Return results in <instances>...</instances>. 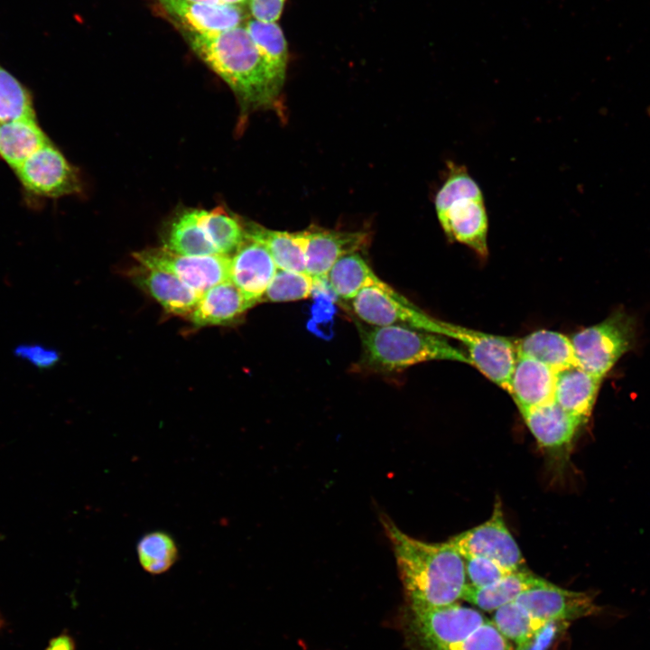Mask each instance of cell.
I'll use <instances>...</instances> for the list:
<instances>
[{
    "mask_svg": "<svg viewBox=\"0 0 650 650\" xmlns=\"http://www.w3.org/2000/svg\"><path fill=\"white\" fill-rule=\"evenodd\" d=\"M635 335L634 318L618 310L602 322L579 330L570 339L578 366L602 378L630 349Z\"/></svg>",
    "mask_w": 650,
    "mask_h": 650,
    "instance_id": "cell-6",
    "label": "cell"
},
{
    "mask_svg": "<svg viewBox=\"0 0 650 650\" xmlns=\"http://www.w3.org/2000/svg\"><path fill=\"white\" fill-rule=\"evenodd\" d=\"M224 3L228 4H234V5H245L246 4L247 0H222Z\"/></svg>",
    "mask_w": 650,
    "mask_h": 650,
    "instance_id": "cell-38",
    "label": "cell"
},
{
    "mask_svg": "<svg viewBox=\"0 0 650 650\" xmlns=\"http://www.w3.org/2000/svg\"><path fill=\"white\" fill-rule=\"evenodd\" d=\"M569 622H551L540 629L527 643L515 650H546L560 631L566 629Z\"/></svg>",
    "mask_w": 650,
    "mask_h": 650,
    "instance_id": "cell-36",
    "label": "cell"
},
{
    "mask_svg": "<svg viewBox=\"0 0 650 650\" xmlns=\"http://www.w3.org/2000/svg\"><path fill=\"white\" fill-rule=\"evenodd\" d=\"M356 316L371 326H400L444 336V325L390 285L367 287L352 300Z\"/></svg>",
    "mask_w": 650,
    "mask_h": 650,
    "instance_id": "cell-7",
    "label": "cell"
},
{
    "mask_svg": "<svg viewBox=\"0 0 650 650\" xmlns=\"http://www.w3.org/2000/svg\"><path fill=\"white\" fill-rule=\"evenodd\" d=\"M556 372L541 361L517 353L508 394L519 410L554 400Z\"/></svg>",
    "mask_w": 650,
    "mask_h": 650,
    "instance_id": "cell-17",
    "label": "cell"
},
{
    "mask_svg": "<svg viewBox=\"0 0 650 650\" xmlns=\"http://www.w3.org/2000/svg\"><path fill=\"white\" fill-rule=\"evenodd\" d=\"M138 561L142 568L158 575L168 571L179 558V550L173 537L161 530L145 534L138 541Z\"/></svg>",
    "mask_w": 650,
    "mask_h": 650,
    "instance_id": "cell-29",
    "label": "cell"
},
{
    "mask_svg": "<svg viewBox=\"0 0 650 650\" xmlns=\"http://www.w3.org/2000/svg\"><path fill=\"white\" fill-rule=\"evenodd\" d=\"M443 325L444 337L454 339L466 348L470 365L508 392L517 358L515 340L446 321Z\"/></svg>",
    "mask_w": 650,
    "mask_h": 650,
    "instance_id": "cell-9",
    "label": "cell"
},
{
    "mask_svg": "<svg viewBox=\"0 0 650 650\" xmlns=\"http://www.w3.org/2000/svg\"><path fill=\"white\" fill-rule=\"evenodd\" d=\"M406 633L413 650H515L491 619L457 602L408 609Z\"/></svg>",
    "mask_w": 650,
    "mask_h": 650,
    "instance_id": "cell-3",
    "label": "cell"
},
{
    "mask_svg": "<svg viewBox=\"0 0 650 650\" xmlns=\"http://www.w3.org/2000/svg\"><path fill=\"white\" fill-rule=\"evenodd\" d=\"M327 283L338 298L353 300L367 287H384L383 282L359 253L347 255L339 259L327 275Z\"/></svg>",
    "mask_w": 650,
    "mask_h": 650,
    "instance_id": "cell-26",
    "label": "cell"
},
{
    "mask_svg": "<svg viewBox=\"0 0 650 650\" xmlns=\"http://www.w3.org/2000/svg\"><path fill=\"white\" fill-rule=\"evenodd\" d=\"M14 353L41 368L50 367L59 360L57 351L39 345H22L15 349Z\"/></svg>",
    "mask_w": 650,
    "mask_h": 650,
    "instance_id": "cell-35",
    "label": "cell"
},
{
    "mask_svg": "<svg viewBox=\"0 0 650 650\" xmlns=\"http://www.w3.org/2000/svg\"><path fill=\"white\" fill-rule=\"evenodd\" d=\"M546 581L533 572L522 569L512 571L484 587H473L467 584L462 599L484 611L495 612L504 605L515 600L525 591Z\"/></svg>",
    "mask_w": 650,
    "mask_h": 650,
    "instance_id": "cell-23",
    "label": "cell"
},
{
    "mask_svg": "<svg viewBox=\"0 0 650 650\" xmlns=\"http://www.w3.org/2000/svg\"><path fill=\"white\" fill-rule=\"evenodd\" d=\"M245 25L265 61L283 83L288 63V48L281 27L276 22L265 23L254 18L247 19Z\"/></svg>",
    "mask_w": 650,
    "mask_h": 650,
    "instance_id": "cell-28",
    "label": "cell"
},
{
    "mask_svg": "<svg viewBox=\"0 0 650 650\" xmlns=\"http://www.w3.org/2000/svg\"><path fill=\"white\" fill-rule=\"evenodd\" d=\"M181 32L194 53L232 89L242 113L277 107L283 83L259 53L245 24L216 34Z\"/></svg>",
    "mask_w": 650,
    "mask_h": 650,
    "instance_id": "cell-2",
    "label": "cell"
},
{
    "mask_svg": "<svg viewBox=\"0 0 650 650\" xmlns=\"http://www.w3.org/2000/svg\"><path fill=\"white\" fill-rule=\"evenodd\" d=\"M4 625H5V620H4V619L2 618V617L0 616V628L3 627Z\"/></svg>",
    "mask_w": 650,
    "mask_h": 650,
    "instance_id": "cell-40",
    "label": "cell"
},
{
    "mask_svg": "<svg viewBox=\"0 0 650 650\" xmlns=\"http://www.w3.org/2000/svg\"><path fill=\"white\" fill-rule=\"evenodd\" d=\"M491 620L510 642L515 644L516 647L527 643L544 627L533 619L515 600L497 609Z\"/></svg>",
    "mask_w": 650,
    "mask_h": 650,
    "instance_id": "cell-30",
    "label": "cell"
},
{
    "mask_svg": "<svg viewBox=\"0 0 650 650\" xmlns=\"http://www.w3.org/2000/svg\"><path fill=\"white\" fill-rule=\"evenodd\" d=\"M162 240L163 247L181 255L218 254L201 224L200 209H182L178 211L166 225Z\"/></svg>",
    "mask_w": 650,
    "mask_h": 650,
    "instance_id": "cell-22",
    "label": "cell"
},
{
    "mask_svg": "<svg viewBox=\"0 0 650 650\" xmlns=\"http://www.w3.org/2000/svg\"><path fill=\"white\" fill-rule=\"evenodd\" d=\"M18 119L35 120L32 98L27 89L0 65V122Z\"/></svg>",
    "mask_w": 650,
    "mask_h": 650,
    "instance_id": "cell-31",
    "label": "cell"
},
{
    "mask_svg": "<svg viewBox=\"0 0 650 650\" xmlns=\"http://www.w3.org/2000/svg\"><path fill=\"white\" fill-rule=\"evenodd\" d=\"M601 379L579 366L556 372L554 401L565 411L587 421Z\"/></svg>",
    "mask_w": 650,
    "mask_h": 650,
    "instance_id": "cell-21",
    "label": "cell"
},
{
    "mask_svg": "<svg viewBox=\"0 0 650 650\" xmlns=\"http://www.w3.org/2000/svg\"><path fill=\"white\" fill-rule=\"evenodd\" d=\"M47 650H76V644L70 635L61 634L51 641Z\"/></svg>",
    "mask_w": 650,
    "mask_h": 650,
    "instance_id": "cell-37",
    "label": "cell"
},
{
    "mask_svg": "<svg viewBox=\"0 0 650 650\" xmlns=\"http://www.w3.org/2000/svg\"><path fill=\"white\" fill-rule=\"evenodd\" d=\"M190 1L201 2V3H207V4H222V3H224L222 0H190Z\"/></svg>",
    "mask_w": 650,
    "mask_h": 650,
    "instance_id": "cell-39",
    "label": "cell"
},
{
    "mask_svg": "<svg viewBox=\"0 0 650 650\" xmlns=\"http://www.w3.org/2000/svg\"><path fill=\"white\" fill-rule=\"evenodd\" d=\"M246 237L262 244L278 269L306 273L307 231H279L245 219Z\"/></svg>",
    "mask_w": 650,
    "mask_h": 650,
    "instance_id": "cell-19",
    "label": "cell"
},
{
    "mask_svg": "<svg viewBox=\"0 0 650 650\" xmlns=\"http://www.w3.org/2000/svg\"><path fill=\"white\" fill-rule=\"evenodd\" d=\"M517 353L527 355L559 372L578 366L571 339L549 330L534 331L515 340Z\"/></svg>",
    "mask_w": 650,
    "mask_h": 650,
    "instance_id": "cell-24",
    "label": "cell"
},
{
    "mask_svg": "<svg viewBox=\"0 0 650 650\" xmlns=\"http://www.w3.org/2000/svg\"><path fill=\"white\" fill-rule=\"evenodd\" d=\"M313 288L314 279L307 273L278 269L260 303L307 299L312 295Z\"/></svg>",
    "mask_w": 650,
    "mask_h": 650,
    "instance_id": "cell-32",
    "label": "cell"
},
{
    "mask_svg": "<svg viewBox=\"0 0 650 650\" xmlns=\"http://www.w3.org/2000/svg\"><path fill=\"white\" fill-rule=\"evenodd\" d=\"M380 522L391 543L409 609L456 603L467 586L465 562L449 542L427 543L402 530L385 514Z\"/></svg>",
    "mask_w": 650,
    "mask_h": 650,
    "instance_id": "cell-1",
    "label": "cell"
},
{
    "mask_svg": "<svg viewBox=\"0 0 650 650\" xmlns=\"http://www.w3.org/2000/svg\"><path fill=\"white\" fill-rule=\"evenodd\" d=\"M23 186L42 196L61 197L79 193L81 181L62 153L49 144L14 169Z\"/></svg>",
    "mask_w": 650,
    "mask_h": 650,
    "instance_id": "cell-11",
    "label": "cell"
},
{
    "mask_svg": "<svg viewBox=\"0 0 650 650\" xmlns=\"http://www.w3.org/2000/svg\"><path fill=\"white\" fill-rule=\"evenodd\" d=\"M515 601L542 626L569 622L600 611L592 593L569 590L549 581L525 591Z\"/></svg>",
    "mask_w": 650,
    "mask_h": 650,
    "instance_id": "cell-12",
    "label": "cell"
},
{
    "mask_svg": "<svg viewBox=\"0 0 650 650\" xmlns=\"http://www.w3.org/2000/svg\"><path fill=\"white\" fill-rule=\"evenodd\" d=\"M134 281L168 312L188 316L201 294L172 274L141 265L132 273Z\"/></svg>",
    "mask_w": 650,
    "mask_h": 650,
    "instance_id": "cell-18",
    "label": "cell"
},
{
    "mask_svg": "<svg viewBox=\"0 0 650 650\" xmlns=\"http://www.w3.org/2000/svg\"><path fill=\"white\" fill-rule=\"evenodd\" d=\"M133 256L141 265L173 274L200 294L230 280L231 255H186L162 246L135 252Z\"/></svg>",
    "mask_w": 650,
    "mask_h": 650,
    "instance_id": "cell-8",
    "label": "cell"
},
{
    "mask_svg": "<svg viewBox=\"0 0 650 650\" xmlns=\"http://www.w3.org/2000/svg\"><path fill=\"white\" fill-rule=\"evenodd\" d=\"M180 29L199 34L223 32L246 22L241 5L207 4L190 0H158Z\"/></svg>",
    "mask_w": 650,
    "mask_h": 650,
    "instance_id": "cell-13",
    "label": "cell"
},
{
    "mask_svg": "<svg viewBox=\"0 0 650 650\" xmlns=\"http://www.w3.org/2000/svg\"><path fill=\"white\" fill-rule=\"evenodd\" d=\"M467 583L473 587L489 585L512 572L499 563L480 556L464 557Z\"/></svg>",
    "mask_w": 650,
    "mask_h": 650,
    "instance_id": "cell-33",
    "label": "cell"
},
{
    "mask_svg": "<svg viewBox=\"0 0 650 650\" xmlns=\"http://www.w3.org/2000/svg\"><path fill=\"white\" fill-rule=\"evenodd\" d=\"M277 270L267 249L249 238L231 255L230 280L251 307L260 303Z\"/></svg>",
    "mask_w": 650,
    "mask_h": 650,
    "instance_id": "cell-15",
    "label": "cell"
},
{
    "mask_svg": "<svg viewBox=\"0 0 650 650\" xmlns=\"http://www.w3.org/2000/svg\"><path fill=\"white\" fill-rule=\"evenodd\" d=\"M362 355L360 368L393 372L433 360L470 364L463 351L441 335L400 326H367L357 322Z\"/></svg>",
    "mask_w": 650,
    "mask_h": 650,
    "instance_id": "cell-4",
    "label": "cell"
},
{
    "mask_svg": "<svg viewBox=\"0 0 650 650\" xmlns=\"http://www.w3.org/2000/svg\"><path fill=\"white\" fill-rule=\"evenodd\" d=\"M49 144L36 120L0 122V155L14 169Z\"/></svg>",
    "mask_w": 650,
    "mask_h": 650,
    "instance_id": "cell-25",
    "label": "cell"
},
{
    "mask_svg": "<svg viewBox=\"0 0 650 650\" xmlns=\"http://www.w3.org/2000/svg\"><path fill=\"white\" fill-rule=\"evenodd\" d=\"M252 308L231 280L204 292L189 315L197 326L228 325Z\"/></svg>",
    "mask_w": 650,
    "mask_h": 650,
    "instance_id": "cell-20",
    "label": "cell"
},
{
    "mask_svg": "<svg viewBox=\"0 0 650 650\" xmlns=\"http://www.w3.org/2000/svg\"><path fill=\"white\" fill-rule=\"evenodd\" d=\"M445 168L433 200L441 228L450 241L486 257L488 217L482 190L466 166L449 160Z\"/></svg>",
    "mask_w": 650,
    "mask_h": 650,
    "instance_id": "cell-5",
    "label": "cell"
},
{
    "mask_svg": "<svg viewBox=\"0 0 650 650\" xmlns=\"http://www.w3.org/2000/svg\"><path fill=\"white\" fill-rule=\"evenodd\" d=\"M245 218L224 207L201 209V224L220 255H232L246 241Z\"/></svg>",
    "mask_w": 650,
    "mask_h": 650,
    "instance_id": "cell-27",
    "label": "cell"
},
{
    "mask_svg": "<svg viewBox=\"0 0 650 650\" xmlns=\"http://www.w3.org/2000/svg\"><path fill=\"white\" fill-rule=\"evenodd\" d=\"M449 542L463 558L485 557L511 571L525 569L523 554L505 523L499 499L486 522L451 537Z\"/></svg>",
    "mask_w": 650,
    "mask_h": 650,
    "instance_id": "cell-10",
    "label": "cell"
},
{
    "mask_svg": "<svg viewBox=\"0 0 650 650\" xmlns=\"http://www.w3.org/2000/svg\"><path fill=\"white\" fill-rule=\"evenodd\" d=\"M286 0H247L246 5L252 18L265 22H276L283 12Z\"/></svg>",
    "mask_w": 650,
    "mask_h": 650,
    "instance_id": "cell-34",
    "label": "cell"
},
{
    "mask_svg": "<svg viewBox=\"0 0 650 650\" xmlns=\"http://www.w3.org/2000/svg\"><path fill=\"white\" fill-rule=\"evenodd\" d=\"M519 411L539 445L552 452L568 450L587 422L565 411L554 400Z\"/></svg>",
    "mask_w": 650,
    "mask_h": 650,
    "instance_id": "cell-16",
    "label": "cell"
},
{
    "mask_svg": "<svg viewBox=\"0 0 650 650\" xmlns=\"http://www.w3.org/2000/svg\"><path fill=\"white\" fill-rule=\"evenodd\" d=\"M306 231V273L314 280H326L330 270L339 259L359 253L370 242V235L366 231H341L315 226Z\"/></svg>",
    "mask_w": 650,
    "mask_h": 650,
    "instance_id": "cell-14",
    "label": "cell"
}]
</instances>
